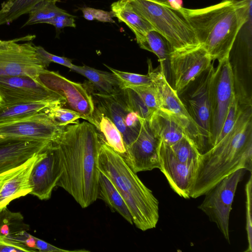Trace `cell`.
<instances>
[{"mask_svg":"<svg viewBox=\"0 0 252 252\" xmlns=\"http://www.w3.org/2000/svg\"><path fill=\"white\" fill-rule=\"evenodd\" d=\"M102 139L96 127L84 121L66 126L55 142L63 165L57 186L69 193L82 208L98 199L100 171L97 158Z\"/></svg>","mask_w":252,"mask_h":252,"instance_id":"6da1fadb","label":"cell"},{"mask_svg":"<svg viewBox=\"0 0 252 252\" xmlns=\"http://www.w3.org/2000/svg\"><path fill=\"white\" fill-rule=\"evenodd\" d=\"M239 169L252 171V106L240 105L231 130L221 141L200 154L190 197L204 194L222 179Z\"/></svg>","mask_w":252,"mask_h":252,"instance_id":"7a4b0ae2","label":"cell"},{"mask_svg":"<svg viewBox=\"0 0 252 252\" xmlns=\"http://www.w3.org/2000/svg\"><path fill=\"white\" fill-rule=\"evenodd\" d=\"M252 0H223L200 9L182 7L178 9L193 30L199 43L212 61L229 58L242 26L252 20Z\"/></svg>","mask_w":252,"mask_h":252,"instance_id":"3957f363","label":"cell"},{"mask_svg":"<svg viewBox=\"0 0 252 252\" xmlns=\"http://www.w3.org/2000/svg\"><path fill=\"white\" fill-rule=\"evenodd\" d=\"M97 167L123 197L135 226L142 231L155 228L159 219L158 199L123 156L109 146L103 137L98 155Z\"/></svg>","mask_w":252,"mask_h":252,"instance_id":"277c9868","label":"cell"},{"mask_svg":"<svg viewBox=\"0 0 252 252\" xmlns=\"http://www.w3.org/2000/svg\"><path fill=\"white\" fill-rule=\"evenodd\" d=\"M128 0L134 10L168 41L173 51L199 45L179 10L148 0Z\"/></svg>","mask_w":252,"mask_h":252,"instance_id":"5b68a950","label":"cell"},{"mask_svg":"<svg viewBox=\"0 0 252 252\" xmlns=\"http://www.w3.org/2000/svg\"><path fill=\"white\" fill-rule=\"evenodd\" d=\"M35 35L0 40V76H28L35 79L48 66L32 40Z\"/></svg>","mask_w":252,"mask_h":252,"instance_id":"8992f818","label":"cell"},{"mask_svg":"<svg viewBox=\"0 0 252 252\" xmlns=\"http://www.w3.org/2000/svg\"><path fill=\"white\" fill-rule=\"evenodd\" d=\"M148 74L158 92L160 109L173 118L185 129L187 135L194 143L200 154L208 150L199 128L187 111L178 94L171 86L165 76V68L161 64L153 68L148 60Z\"/></svg>","mask_w":252,"mask_h":252,"instance_id":"52a82bcc","label":"cell"},{"mask_svg":"<svg viewBox=\"0 0 252 252\" xmlns=\"http://www.w3.org/2000/svg\"><path fill=\"white\" fill-rule=\"evenodd\" d=\"M213 63L177 93L209 149L211 126L210 86L214 72Z\"/></svg>","mask_w":252,"mask_h":252,"instance_id":"ba28073f","label":"cell"},{"mask_svg":"<svg viewBox=\"0 0 252 252\" xmlns=\"http://www.w3.org/2000/svg\"><path fill=\"white\" fill-rule=\"evenodd\" d=\"M246 171L238 169L222 179L204 194L205 198L198 206L210 220L217 225L229 243L230 213L238 185Z\"/></svg>","mask_w":252,"mask_h":252,"instance_id":"9c48e42d","label":"cell"},{"mask_svg":"<svg viewBox=\"0 0 252 252\" xmlns=\"http://www.w3.org/2000/svg\"><path fill=\"white\" fill-rule=\"evenodd\" d=\"M210 86L211 126L209 149L215 144L229 107L236 96L229 58L218 62Z\"/></svg>","mask_w":252,"mask_h":252,"instance_id":"30bf717a","label":"cell"},{"mask_svg":"<svg viewBox=\"0 0 252 252\" xmlns=\"http://www.w3.org/2000/svg\"><path fill=\"white\" fill-rule=\"evenodd\" d=\"M35 79L49 89L60 94L64 99L65 106L93 124L95 104L92 95L81 84L68 80L57 72L46 69L39 73Z\"/></svg>","mask_w":252,"mask_h":252,"instance_id":"8fae6325","label":"cell"},{"mask_svg":"<svg viewBox=\"0 0 252 252\" xmlns=\"http://www.w3.org/2000/svg\"><path fill=\"white\" fill-rule=\"evenodd\" d=\"M63 173V165L58 146L53 143L40 152L31 171V194L40 200L51 198L54 189Z\"/></svg>","mask_w":252,"mask_h":252,"instance_id":"7c38bea8","label":"cell"},{"mask_svg":"<svg viewBox=\"0 0 252 252\" xmlns=\"http://www.w3.org/2000/svg\"><path fill=\"white\" fill-rule=\"evenodd\" d=\"M97 110L109 118L120 131L126 147L137 138L141 127L140 118L127 103L122 93L109 95L93 93Z\"/></svg>","mask_w":252,"mask_h":252,"instance_id":"4fadbf2b","label":"cell"},{"mask_svg":"<svg viewBox=\"0 0 252 252\" xmlns=\"http://www.w3.org/2000/svg\"><path fill=\"white\" fill-rule=\"evenodd\" d=\"M57 100L64 101L36 79L28 76H0V104Z\"/></svg>","mask_w":252,"mask_h":252,"instance_id":"5bb4252c","label":"cell"},{"mask_svg":"<svg viewBox=\"0 0 252 252\" xmlns=\"http://www.w3.org/2000/svg\"><path fill=\"white\" fill-rule=\"evenodd\" d=\"M212 60L199 44L171 51L169 57L174 90L185 88L212 64Z\"/></svg>","mask_w":252,"mask_h":252,"instance_id":"9a60e30c","label":"cell"},{"mask_svg":"<svg viewBox=\"0 0 252 252\" xmlns=\"http://www.w3.org/2000/svg\"><path fill=\"white\" fill-rule=\"evenodd\" d=\"M65 126H57L43 111L0 124V137L29 138L56 142Z\"/></svg>","mask_w":252,"mask_h":252,"instance_id":"2e32d148","label":"cell"},{"mask_svg":"<svg viewBox=\"0 0 252 252\" xmlns=\"http://www.w3.org/2000/svg\"><path fill=\"white\" fill-rule=\"evenodd\" d=\"M141 127L136 139L126 148L123 156L135 172L159 169L158 146L160 140L151 129L148 121L140 118Z\"/></svg>","mask_w":252,"mask_h":252,"instance_id":"e0dca14e","label":"cell"},{"mask_svg":"<svg viewBox=\"0 0 252 252\" xmlns=\"http://www.w3.org/2000/svg\"><path fill=\"white\" fill-rule=\"evenodd\" d=\"M160 170L166 177L171 188L180 196L190 197V191L196 164H188L179 161L169 145L160 140L158 146Z\"/></svg>","mask_w":252,"mask_h":252,"instance_id":"ac0fdd59","label":"cell"},{"mask_svg":"<svg viewBox=\"0 0 252 252\" xmlns=\"http://www.w3.org/2000/svg\"><path fill=\"white\" fill-rule=\"evenodd\" d=\"M54 142L0 137V175L25 163Z\"/></svg>","mask_w":252,"mask_h":252,"instance_id":"d6986e66","label":"cell"},{"mask_svg":"<svg viewBox=\"0 0 252 252\" xmlns=\"http://www.w3.org/2000/svg\"><path fill=\"white\" fill-rule=\"evenodd\" d=\"M40 154V152L21 165L0 175V210L6 207L11 201L31 194L30 175Z\"/></svg>","mask_w":252,"mask_h":252,"instance_id":"ffe728a7","label":"cell"},{"mask_svg":"<svg viewBox=\"0 0 252 252\" xmlns=\"http://www.w3.org/2000/svg\"><path fill=\"white\" fill-rule=\"evenodd\" d=\"M111 12L119 22L125 23L134 33L137 43L139 44L146 34L155 30L152 26L132 8L128 0H119L111 5Z\"/></svg>","mask_w":252,"mask_h":252,"instance_id":"44dd1931","label":"cell"},{"mask_svg":"<svg viewBox=\"0 0 252 252\" xmlns=\"http://www.w3.org/2000/svg\"><path fill=\"white\" fill-rule=\"evenodd\" d=\"M148 123L155 135L169 146L187 135L184 128L173 118L160 109L153 113Z\"/></svg>","mask_w":252,"mask_h":252,"instance_id":"7402d4cb","label":"cell"},{"mask_svg":"<svg viewBox=\"0 0 252 252\" xmlns=\"http://www.w3.org/2000/svg\"><path fill=\"white\" fill-rule=\"evenodd\" d=\"M65 106L62 100L0 104V124L17 121L52 106Z\"/></svg>","mask_w":252,"mask_h":252,"instance_id":"603a6c76","label":"cell"},{"mask_svg":"<svg viewBox=\"0 0 252 252\" xmlns=\"http://www.w3.org/2000/svg\"><path fill=\"white\" fill-rule=\"evenodd\" d=\"M71 69L87 78L99 93L114 94L124 88L121 80L112 72L99 70L87 65L74 64Z\"/></svg>","mask_w":252,"mask_h":252,"instance_id":"cb8c5ba5","label":"cell"},{"mask_svg":"<svg viewBox=\"0 0 252 252\" xmlns=\"http://www.w3.org/2000/svg\"><path fill=\"white\" fill-rule=\"evenodd\" d=\"M98 199L102 200L114 212L120 214L131 224L132 218L127 205L111 181L100 172Z\"/></svg>","mask_w":252,"mask_h":252,"instance_id":"d4e9b609","label":"cell"},{"mask_svg":"<svg viewBox=\"0 0 252 252\" xmlns=\"http://www.w3.org/2000/svg\"><path fill=\"white\" fill-rule=\"evenodd\" d=\"M93 125L102 133L109 146L121 155L125 154L126 147L120 131L109 118L95 108Z\"/></svg>","mask_w":252,"mask_h":252,"instance_id":"484cf974","label":"cell"},{"mask_svg":"<svg viewBox=\"0 0 252 252\" xmlns=\"http://www.w3.org/2000/svg\"><path fill=\"white\" fill-rule=\"evenodd\" d=\"M138 45L141 48L155 54L158 57L160 64L165 69L166 63H169V55L173 50L168 41L162 35L156 31L152 30Z\"/></svg>","mask_w":252,"mask_h":252,"instance_id":"4316f807","label":"cell"},{"mask_svg":"<svg viewBox=\"0 0 252 252\" xmlns=\"http://www.w3.org/2000/svg\"><path fill=\"white\" fill-rule=\"evenodd\" d=\"M44 0H6L1 4L0 25L9 24L29 13L37 3Z\"/></svg>","mask_w":252,"mask_h":252,"instance_id":"83f0119b","label":"cell"},{"mask_svg":"<svg viewBox=\"0 0 252 252\" xmlns=\"http://www.w3.org/2000/svg\"><path fill=\"white\" fill-rule=\"evenodd\" d=\"M58 1L59 0H44L37 3L29 12V18L22 27L45 23L58 15L67 13L56 5Z\"/></svg>","mask_w":252,"mask_h":252,"instance_id":"f1b7e54d","label":"cell"},{"mask_svg":"<svg viewBox=\"0 0 252 252\" xmlns=\"http://www.w3.org/2000/svg\"><path fill=\"white\" fill-rule=\"evenodd\" d=\"M6 238L24 245L28 248L33 251V252H72L79 251V250L70 251L58 248L31 235L26 230L16 232Z\"/></svg>","mask_w":252,"mask_h":252,"instance_id":"f546056e","label":"cell"},{"mask_svg":"<svg viewBox=\"0 0 252 252\" xmlns=\"http://www.w3.org/2000/svg\"><path fill=\"white\" fill-rule=\"evenodd\" d=\"M170 146L179 161L188 164H197L200 153L187 135Z\"/></svg>","mask_w":252,"mask_h":252,"instance_id":"4dcf8cb0","label":"cell"},{"mask_svg":"<svg viewBox=\"0 0 252 252\" xmlns=\"http://www.w3.org/2000/svg\"><path fill=\"white\" fill-rule=\"evenodd\" d=\"M25 226L20 213L11 212L6 207L0 210V235L6 238L16 232L25 230Z\"/></svg>","mask_w":252,"mask_h":252,"instance_id":"1f68e13d","label":"cell"},{"mask_svg":"<svg viewBox=\"0 0 252 252\" xmlns=\"http://www.w3.org/2000/svg\"><path fill=\"white\" fill-rule=\"evenodd\" d=\"M43 111L60 126L77 124L79 119H83V117L79 113L69 108H63L62 105L52 106Z\"/></svg>","mask_w":252,"mask_h":252,"instance_id":"d6a6232c","label":"cell"},{"mask_svg":"<svg viewBox=\"0 0 252 252\" xmlns=\"http://www.w3.org/2000/svg\"><path fill=\"white\" fill-rule=\"evenodd\" d=\"M122 93L130 108L136 112L140 118L148 121L153 112L148 108L137 93L129 88H124L122 89Z\"/></svg>","mask_w":252,"mask_h":252,"instance_id":"836d02e7","label":"cell"},{"mask_svg":"<svg viewBox=\"0 0 252 252\" xmlns=\"http://www.w3.org/2000/svg\"><path fill=\"white\" fill-rule=\"evenodd\" d=\"M126 88H129L136 92L152 112L160 109L158 95L153 83L150 85L130 86Z\"/></svg>","mask_w":252,"mask_h":252,"instance_id":"e575fe53","label":"cell"},{"mask_svg":"<svg viewBox=\"0 0 252 252\" xmlns=\"http://www.w3.org/2000/svg\"><path fill=\"white\" fill-rule=\"evenodd\" d=\"M122 82L124 88L130 86L150 85L152 84L151 77L146 75L122 71L104 64Z\"/></svg>","mask_w":252,"mask_h":252,"instance_id":"d590c367","label":"cell"},{"mask_svg":"<svg viewBox=\"0 0 252 252\" xmlns=\"http://www.w3.org/2000/svg\"><path fill=\"white\" fill-rule=\"evenodd\" d=\"M239 109L240 105L236 96L229 107L220 132L213 146L221 141L232 129L237 119Z\"/></svg>","mask_w":252,"mask_h":252,"instance_id":"8d00e7d4","label":"cell"},{"mask_svg":"<svg viewBox=\"0 0 252 252\" xmlns=\"http://www.w3.org/2000/svg\"><path fill=\"white\" fill-rule=\"evenodd\" d=\"M246 225L248 246L245 252L252 251V176L251 173L250 178L246 184Z\"/></svg>","mask_w":252,"mask_h":252,"instance_id":"74e56055","label":"cell"},{"mask_svg":"<svg viewBox=\"0 0 252 252\" xmlns=\"http://www.w3.org/2000/svg\"><path fill=\"white\" fill-rule=\"evenodd\" d=\"M84 18L89 21L96 20L102 22L114 23L113 13L92 7L81 8Z\"/></svg>","mask_w":252,"mask_h":252,"instance_id":"f35d334b","label":"cell"},{"mask_svg":"<svg viewBox=\"0 0 252 252\" xmlns=\"http://www.w3.org/2000/svg\"><path fill=\"white\" fill-rule=\"evenodd\" d=\"M74 17V16L67 12L58 15L46 21L45 23L53 25L55 27L57 32H58L65 27L75 28Z\"/></svg>","mask_w":252,"mask_h":252,"instance_id":"ab89813d","label":"cell"},{"mask_svg":"<svg viewBox=\"0 0 252 252\" xmlns=\"http://www.w3.org/2000/svg\"><path fill=\"white\" fill-rule=\"evenodd\" d=\"M36 50L38 54L48 66L51 63H57L67 67L70 69H71L73 65L70 59L51 54L46 51L41 46H36Z\"/></svg>","mask_w":252,"mask_h":252,"instance_id":"60d3db41","label":"cell"},{"mask_svg":"<svg viewBox=\"0 0 252 252\" xmlns=\"http://www.w3.org/2000/svg\"><path fill=\"white\" fill-rule=\"evenodd\" d=\"M33 252L24 245L0 235V252Z\"/></svg>","mask_w":252,"mask_h":252,"instance_id":"b9f144b4","label":"cell"},{"mask_svg":"<svg viewBox=\"0 0 252 252\" xmlns=\"http://www.w3.org/2000/svg\"><path fill=\"white\" fill-rule=\"evenodd\" d=\"M169 5L177 10L181 8L183 5L182 0H168Z\"/></svg>","mask_w":252,"mask_h":252,"instance_id":"7bdbcfd3","label":"cell"},{"mask_svg":"<svg viewBox=\"0 0 252 252\" xmlns=\"http://www.w3.org/2000/svg\"><path fill=\"white\" fill-rule=\"evenodd\" d=\"M156 3L164 4L167 6H170L168 2V0H148Z\"/></svg>","mask_w":252,"mask_h":252,"instance_id":"ee69618b","label":"cell"},{"mask_svg":"<svg viewBox=\"0 0 252 252\" xmlns=\"http://www.w3.org/2000/svg\"><path fill=\"white\" fill-rule=\"evenodd\" d=\"M229 0V1H235V2H238V1H244V0L250 1L252 0Z\"/></svg>","mask_w":252,"mask_h":252,"instance_id":"f6af8a7d","label":"cell"},{"mask_svg":"<svg viewBox=\"0 0 252 252\" xmlns=\"http://www.w3.org/2000/svg\"></svg>","mask_w":252,"mask_h":252,"instance_id":"bcb514c9","label":"cell"}]
</instances>
